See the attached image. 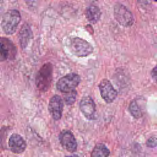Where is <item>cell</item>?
I'll return each instance as SVG.
<instances>
[{
  "label": "cell",
  "mask_w": 157,
  "mask_h": 157,
  "mask_svg": "<svg viewBox=\"0 0 157 157\" xmlns=\"http://www.w3.org/2000/svg\"><path fill=\"white\" fill-rule=\"evenodd\" d=\"M80 82L79 75L75 73H70L60 78L58 80L56 86L59 91L66 93L74 90Z\"/></svg>",
  "instance_id": "cell-4"
},
{
  "label": "cell",
  "mask_w": 157,
  "mask_h": 157,
  "mask_svg": "<svg viewBox=\"0 0 157 157\" xmlns=\"http://www.w3.org/2000/svg\"><path fill=\"white\" fill-rule=\"evenodd\" d=\"M21 20V15L18 10L10 9L3 15L1 27L4 32L9 35L15 33Z\"/></svg>",
  "instance_id": "cell-2"
},
{
  "label": "cell",
  "mask_w": 157,
  "mask_h": 157,
  "mask_svg": "<svg viewBox=\"0 0 157 157\" xmlns=\"http://www.w3.org/2000/svg\"><path fill=\"white\" fill-rule=\"evenodd\" d=\"M101 10L99 8L95 5H90L85 11V16L87 20L91 23H97L101 17Z\"/></svg>",
  "instance_id": "cell-14"
},
{
  "label": "cell",
  "mask_w": 157,
  "mask_h": 157,
  "mask_svg": "<svg viewBox=\"0 0 157 157\" xmlns=\"http://www.w3.org/2000/svg\"><path fill=\"white\" fill-rule=\"evenodd\" d=\"M17 49L13 43L9 39L0 37V61L14 59Z\"/></svg>",
  "instance_id": "cell-6"
},
{
  "label": "cell",
  "mask_w": 157,
  "mask_h": 157,
  "mask_svg": "<svg viewBox=\"0 0 157 157\" xmlns=\"http://www.w3.org/2000/svg\"><path fill=\"white\" fill-rule=\"evenodd\" d=\"M65 157H78L77 155H75V154H73V155H69V156H66Z\"/></svg>",
  "instance_id": "cell-19"
},
{
  "label": "cell",
  "mask_w": 157,
  "mask_h": 157,
  "mask_svg": "<svg viewBox=\"0 0 157 157\" xmlns=\"http://www.w3.org/2000/svg\"><path fill=\"white\" fill-rule=\"evenodd\" d=\"M77 91L75 90L64 93V101L67 105H71L74 103L77 98Z\"/></svg>",
  "instance_id": "cell-16"
},
{
  "label": "cell",
  "mask_w": 157,
  "mask_h": 157,
  "mask_svg": "<svg viewBox=\"0 0 157 157\" xmlns=\"http://www.w3.org/2000/svg\"><path fill=\"white\" fill-rule=\"evenodd\" d=\"M69 47L71 52L78 57L86 56L93 52V47L88 42L78 37L70 39Z\"/></svg>",
  "instance_id": "cell-3"
},
{
  "label": "cell",
  "mask_w": 157,
  "mask_h": 157,
  "mask_svg": "<svg viewBox=\"0 0 157 157\" xmlns=\"http://www.w3.org/2000/svg\"><path fill=\"white\" fill-rule=\"evenodd\" d=\"M59 140L63 147L72 153L77 150V143L76 139L71 131L69 130H63L59 135Z\"/></svg>",
  "instance_id": "cell-7"
},
{
  "label": "cell",
  "mask_w": 157,
  "mask_h": 157,
  "mask_svg": "<svg viewBox=\"0 0 157 157\" xmlns=\"http://www.w3.org/2000/svg\"><path fill=\"white\" fill-rule=\"evenodd\" d=\"M109 149L103 144H98L93 148L90 157H109Z\"/></svg>",
  "instance_id": "cell-15"
},
{
  "label": "cell",
  "mask_w": 157,
  "mask_h": 157,
  "mask_svg": "<svg viewBox=\"0 0 157 157\" xmlns=\"http://www.w3.org/2000/svg\"><path fill=\"white\" fill-rule=\"evenodd\" d=\"M140 103L139 99H136L131 101L129 105V110L135 118H139L144 114L145 103L143 104Z\"/></svg>",
  "instance_id": "cell-13"
},
{
  "label": "cell",
  "mask_w": 157,
  "mask_h": 157,
  "mask_svg": "<svg viewBox=\"0 0 157 157\" xmlns=\"http://www.w3.org/2000/svg\"><path fill=\"white\" fill-rule=\"evenodd\" d=\"M53 76V66L51 63L44 64L37 73L36 85L41 91L45 92L50 87Z\"/></svg>",
  "instance_id": "cell-1"
},
{
  "label": "cell",
  "mask_w": 157,
  "mask_h": 157,
  "mask_svg": "<svg viewBox=\"0 0 157 157\" xmlns=\"http://www.w3.org/2000/svg\"><path fill=\"white\" fill-rule=\"evenodd\" d=\"M146 145L150 148L155 147L157 145V139L155 137H150L146 142Z\"/></svg>",
  "instance_id": "cell-17"
},
{
  "label": "cell",
  "mask_w": 157,
  "mask_h": 157,
  "mask_svg": "<svg viewBox=\"0 0 157 157\" xmlns=\"http://www.w3.org/2000/svg\"><path fill=\"white\" fill-rule=\"evenodd\" d=\"M79 106L82 113L88 120L96 118V105L90 96H84L81 99Z\"/></svg>",
  "instance_id": "cell-8"
},
{
  "label": "cell",
  "mask_w": 157,
  "mask_h": 157,
  "mask_svg": "<svg viewBox=\"0 0 157 157\" xmlns=\"http://www.w3.org/2000/svg\"><path fill=\"white\" fill-rule=\"evenodd\" d=\"M48 109L52 117L55 120H59L62 117L63 110V101L59 95H54L49 101Z\"/></svg>",
  "instance_id": "cell-10"
},
{
  "label": "cell",
  "mask_w": 157,
  "mask_h": 157,
  "mask_svg": "<svg viewBox=\"0 0 157 157\" xmlns=\"http://www.w3.org/2000/svg\"><path fill=\"white\" fill-rule=\"evenodd\" d=\"M151 75L153 80L157 83V65L152 69L151 72Z\"/></svg>",
  "instance_id": "cell-18"
},
{
  "label": "cell",
  "mask_w": 157,
  "mask_h": 157,
  "mask_svg": "<svg viewBox=\"0 0 157 157\" xmlns=\"http://www.w3.org/2000/svg\"><path fill=\"white\" fill-rule=\"evenodd\" d=\"M9 146L13 153L20 154L25 150L26 143L20 135L12 134L9 139Z\"/></svg>",
  "instance_id": "cell-11"
},
{
  "label": "cell",
  "mask_w": 157,
  "mask_h": 157,
  "mask_svg": "<svg viewBox=\"0 0 157 157\" xmlns=\"http://www.w3.org/2000/svg\"><path fill=\"white\" fill-rule=\"evenodd\" d=\"M33 37V33L29 25L24 24L19 32V40L22 48H25Z\"/></svg>",
  "instance_id": "cell-12"
},
{
  "label": "cell",
  "mask_w": 157,
  "mask_h": 157,
  "mask_svg": "<svg viewBox=\"0 0 157 157\" xmlns=\"http://www.w3.org/2000/svg\"><path fill=\"white\" fill-rule=\"evenodd\" d=\"M114 17L122 26L128 27L132 25L134 21L132 13L123 4L117 3L114 6Z\"/></svg>",
  "instance_id": "cell-5"
},
{
  "label": "cell",
  "mask_w": 157,
  "mask_h": 157,
  "mask_svg": "<svg viewBox=\"0 0 157 157\" xmlns=\"http://www.w3.org/2000/svg\"><path fill=\"white\" fill-rule=\"evenodd\" d=\"M101 97L107 103L112 102L117 96V92L107 79H103L99 85Z\"/></svg>",
  "instance_id": "cell-9"
}]
</instances>
